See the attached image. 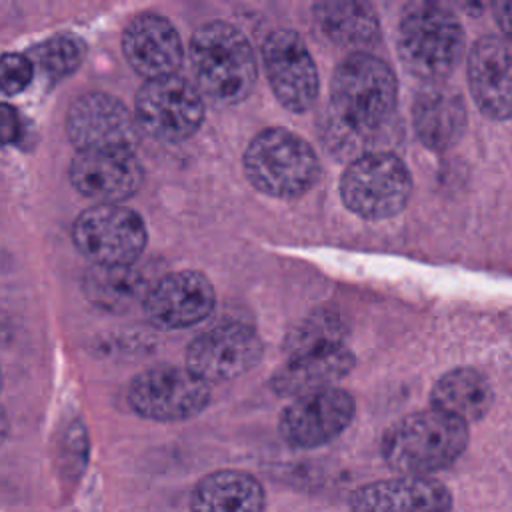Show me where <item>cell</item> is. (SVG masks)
<instances>
[{
    "label": "cell",
    "instance_id": "1",
    "mask_svg": "<svg viewBox=\"0 0 512 512\" xmlns=\"http://www.w3.org/2000/svg\"><path fill=\"white\" fill-rule=\"evenodd\" d=\"M196 88L216 104L242 102L256 84V58L248 38L230 22L210 20L190 38Z\"/></svg>",
    "mask_w": 512,
    "mask_h": 512
},
{
    "label": "cell",
    "instance_id": "2",
    "mask_svg": "<svg viewBox=\"0 0 512 512\" xmlns=\"http://www.w3.org/2000/svg\"><path fill=\"white\" fill-rule=\"evenodd\" d=\"M396 76L378 56L356 50L334 70L330 106L342 128L368 136L382 128L396 106Z\"/></svg>",
    "mask_w": 512,
    "mask_h": 512
},
{
    "label": "cell",
    "instance_id": "3",
    "mask_svg": "<svg viewBox=\"0 0 512 512\" xmlns=\"http://www.w3.org/2000/svg\"><path fill=\"white\" fill-rule=\"evenodd\" d=\"M468 444V424L436 408L394 422L382 436V458L404 476H424L450 466Z\"/></svg>",
    "mask_w": 512,
    "mask_h": 512
},
{
    "label": "cell",
    "instance_id": "4",
    "mask_svg": "<svg viewBox=\"0 0 512 512\" xmlns=\"http://www.w3.org/2000/svg\"><path fill=\"white\" fill-rule=\"evenodd\" d=\"M242 164L250 184L272 198L302 196L320 176L312 146L286 128L260 130L246 146Z\"/></svg>",
    "mask_w": 512,
    "mask_h": 512
},
{
    "label": "cell",
    "instance_id": "5",
    "mask_svg": "<svg viewBox=\"0 0 512 512\" xmlns=\"http://www.w3.org/2000/svg\"><path fill=\"white\" fill-rule=\"evenodd\" d=\"M462 48V26L446 6L416 4L400 20L398 54L416 78L442 82L456 68Z\"/></svg>",
    "mask_w": 512,
    "mask_h": 512
},
{
    "label": "cell",
    "instance_id": "6",
    "mask_svg": "<svg viewBox=\"0 0 512 512\" xmlns=\"http://www.w3.org/2000/svg\"><path fill=\"white\" fill-rule=\"evenodd\" d=\"M410 192L412 176L406 164L384 150L360 154L340 176L344 206L364 220H384L398 214Z\"/></svg>",
    "mask_w": 512,
    "mask_h": 512
},
{
    "label": "cell",
    "instance_id": "7",
    "mask_svg": "<svg viewBox=\"0 0 512 512\" xmlns=\"http://www.w3.org/2000/svg\"><path fill=\"white\" fill-rule=\"evenodd\" d=\"M76 248L98 266L134 264L146 248L142 216L122 204H94L78 214L72 226Z\"/></svg>",
    "mask_w": 512,
    "mask_h": 512
},
{
    "label": "cell",
    "instance_id": "8",
    "mask_svg": "<svg viewBox=\"0 0 512 512\" xmlns=\"http://www.w3.org/2000/svg\"><path fill=\"white\" fill-rule=\"evenodd\" d=\"M134 114L144 134L160 142L190 138L204 120V100L196 84L172 74L146 80L134 98Z\"/></svg>",
    "mask_w": 512,
    "mask_h": 512
},
{
    "label": "cell",
    "instance_id": "9",
    "mask_svg": "<svg viewBox=\"0 0 512 512\" xmlns=\"http://www.w3.org/2000/svg\"><path fill=\"white\" fill-rule=\"evenodd\" d=\"M126 396L138 416L158 422H178L206 408L210 386L186 366L160 364L136 374L128 384Z\"/></svg>",
    "mask_w": 512,
    "mask_h": 512
},
{
    "label": "cell",
    "instance_id": "10",
    "mask_svg": "<svg viewBox=\"0 0 512 512\" xmlns=\"http://www.w3.org/2000/svg\"><path fill=\"white\" fill-rule=\"evenodd\" d=\"M64 128L68 140L80 150H130L140 142L136 114L106 92H86L72 100Z\"/></svg>",
    "mask_w": 512,
    "mask_h": 512
},
{
    "label": "cell",
    "instance_id": "11",
    "mask_svg": "<svg viewBox=\"0 0 512 512\" xmlns=\"http://www.w3.org/2000/svg\"><path fill=\"white\" fill-rule=\"evenodd\" d=\"M258 332L244 322H224L200 332L186 350V368L204 382H226L246 374L262 358Z\"/></svg>",
    "mask_w": 512,
    "mask_h": 512
},
{
    "label": "cell",
    "instance_id": "12",
    "mask_svg": "<svg viewBox=\"0 0 512 512\" xmlns=\"http://www.w3.org/2000/svg\"><path fill=\"white\" fill-rule=\"evenodd\" d=\"M262 62L278 102L292 110H308L318 96L316 64L296 30L278 28L262 44Z\"/></svg>",
    "mask_w": 512,
    "mask_h": 512
},
{
    "label": "cell",
    "instance_id": "13",
    "mask_svg": "<svg viewBox=\"0 0 512 512\" xmlns=\"http://www.w3.org/2000/svg\"><path fill=\"white\" fill-rule=\"evenodd\" d=\"M356 402L342 388H326L294 398L280 416L278 430L294 448H318L334 440L354 418Z\"/></svg>",
    "mask_w": 512,
    "mask_h": 512
},
{
    "label": "cell",
    "instance_id": "14",
    "mask_svg": "<svg viewBox=\"0 0 512 512\" xmlns=\"http://www.w3.org/2000/svg\"><path fill=\"white\" fill-rule=\"evenodd\" d=\"M212 282L198 270H180L152 284L142 308L148 322L160 330H180L202 322L214 310Z\"/></svg>",
    "mask_w": 512,
    "mask_h": 512
},
{
    "label": "cell",
    "instance_id": "15",
    "mask_svg": "<svg viewBox=\"0 0 512 512\" xmlns=\"http://www.w3.org/2000/svg\"><path fill=\"white\" fill-rule=\"evenodd\" d=\"M72 186L98 204H118L136 194L144 170L130 150H80L70 162Z\"/></svg>",
    "mask_w": 512,
    "mask_h": 512
},
{
    "label": "cell",
    "instance_id": "16",
    "mask_svg": "<svg viewBox=\"0 0 512 512\" xmlns=\"http://www.w3.org/2000/svg\"><path fill=\"white\" fill-rule=\"evenodd\" d=\"M122 52L128 64L146 80L176 74L184 60L178 30L158 12H140L126 24Z\"/></svg>",
    "mask_w": 512,
    "mask_h": 512
},
{
    "label": "cell",
    "instance_id": "17",
    "mask_svg": "<svg viewBox=\"0 0 512 512\" xmlns=\"http://www.w3.org/2000/svg\"><path fill=\"white\" fill-rule=\"evenodd\" d=\"M468 84L478 108L496 120L512 116V42L482 36L468 56Z\"/></svg>",
    "mask_w": 512,
    "mask_h": 512
},
{
    "label": "cell",
    "instance_id": "18",
    "mask_svg": "<svg viewBox=\"0 0 512 512\" xmlns=\"http://www.w3.org/2000/svg\"><path fill=\"white\" fill-rule=\"evenodd\" d=\"M352 512H450L448 488L426 476H396L360 486L350 496Z\"/></svg>",
    "mask_w": 512,
    "mask_h": 512
},
{
    "label": "cell",
    "instance_id": "19",
    "mask_svg": "<svg viewBox=\"0 0 512 512\" xmlns=\"http://www.w3.org/2000/svg\"><path fill=\"white\" fill-rule=\"evenodd\" d=\"M354 368V354L346 344L298 354L272 374L270 386L276 394L300 398L318 390L334 388Z\"/></svg>",
    "mask_w": 512,
    "mask_h": 512
},
{
    "label": "cell",
    "instance_id": "20",
    "mask_svg": "<svg viewBox=\"0 0 512 512\" xmlns=\"http://www.w3.org/2000/svg\"><path fill=\"white\" fill-rule=\"evenodd\" d=\"M412 122L418 140L432 150L454 146L466 128L462 96L444 82L424 86L412 102Z\"/></svg>",
    "mask_w": 512,
    "mask_h": 512
},
{
    "label": "cell",
    "instance_id": "21",
    "mask_svg": "<svg viewBox=\"0 0 512 512\" xmlns=\"http://www.w3.org/2000/svg\"><path fill=\"white\" fill-rule=\"evenodd\" d=\"M262 484L242 470H216L206 474L192 490V512H264Z\"/></svg>",
    "mask_w": 512,
    "mask_h": 512
},
{
    "label": "cell",
    "instance_id": "22",
    "mask_svg": "<svg viewBox=\"0 0 512 512\" xmlns=\"http://www.w3.org/2000/svg\"><path fill=\"white\" fill-rule=\"evenodd\" d=\"M150 288L152 284L134 264H92L82 278V290L86 298L106 312H126L134 304H144Z\"/></svg>",
    "mask_w": 512,
    "mask_h": 512
},
{
    "label": "cell",
    "instance_id": "23",
    "mask_svg": "<svg viewBox=\"0 0 512 512\" xmlns=\"http://www.w3.org/2000/svg\"><path fill=\"white\" fill-rule=\"evenodd\" d=\"M432 408L462 422L480 420L492 404L488 380L474 368H454L438 378L430 392Z\"/></svg>",
    "mask_w": 512,
    "mask_h": 512
},
{
    "label": "cell",
    "instance_id": "24",
    "mask_svg": "<svg viewBox=\"0 0 512 512\" xmlns=\"http://www.w3.org/2000/svg\"><path fill=\"white\" fill-rule=\"evenodd\" d=\"M314 18L332 42L348 48H368L380 34L378 16L366 2H320Z\"/></svg>",
    "mask_w": 512,
    "mask_h": 512
},
{
    "label": "cell",
    "instance_id": "25",
    "mask_svg": "<svg viewBox=\"0 0 512 512\" xmlns=\"http://www.w3.org/2000/svg\"><path fill=\"white\" fill-rule=\"evenodd\" d=\"M346 326L336 310L320 308L302 318L284 338L286 358L344 344Z\"/></svg>",
    "mask_w": 512,
    "mask_h": 512
},
{
    "label": "cell",
    "instance_id": "26",
    "mask_svg": "<svg viewBox=\"0 0 512 512\" xmlns=\"http://www.w3.org/2000/svg\"><path fill=\"white\" fill-rule=\"evenodd\" d=\"M86 46L74 34H54L40 44L32 46L28 58L50 80L72 74L84 60Z\"/></svg>",
    "mask_w": 512,
    "mask_h": 512
},
{
    "label": "cell",
    "instance_id": "27",
    "mask_svg": "<svg viewBox=\"0 0 512 512\" xmlns=\"http://www.w3.org/2000/svg\"><path fill=\"white\" fill-rule=\"evenodd\" d=\"M34 74V64L26 54L18 52H4L0 62V76H2V94L12 96L22 92Z\"/></svg>",
    "mask_w": 512,
    "mask_h": 512
},
{
    "label": "cell",
    "instance_id": "28",
    "mask_svg": "<svg viewBox=\"0 0 512 512\" xmlns=\"http://www.w3.org/2000/svg\"><path fill=\"white\" fill-rule=\"evenodd\" d=\"M0 128H2V142L12 144L18 134H20V124H18V112L4 102L2 104V114H0Z\"/></svg>",
    "mask_w": 512,
    "mask_h": 512
},
{
    "label": "cell",
    "instance_id": "29",
    "mask_svg": "<svg viewBox=\"0 0 512 512\" xmlns=\"http://www.w3.org/2000/svg\"><path fill=\"white\" fill-rule=\"evenodd\" d=\"M496 24L506 34V38L512 42V0H502L492 6Z\"/></svg>",
    "mask_w": 512,
    "mask_h": 512
}]
</instances>
